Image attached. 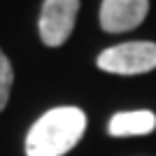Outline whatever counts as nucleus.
<instances>
[{
  "label": "nucleus",
  "instance_id": "obj_1",
  "mask_svg": "<svg viewBox=\"0 0 156 156\" xmlns=\"http://www.w3.org/2000/svg\"><path fill=\"white\" fill-rule=\"evenodd\" d=\"M86 114L79 107H54L33 124L26 135L28 156H63L82 140Z\"/></svg>",
  "mask_w": 156,
  "mask_h": 156
},
{
  "label": "nucleus",
  "instance_id": "obj_2",
  "mask_svg": "<svg viewBox=\"0 0 156 156\" xmlns=\"http://www.w3.org/2000/svg\"><path fill=\"white\" fill-rule=\"evenodd\" d=\"M98 68L110 75H142L156 68L154 42H124L98 56Z\"/></svg>",
  "mask_w": 156,
  "mask_h": 156
},
{
  "label": "nucleus",
  "instance_id": "obj_3",
  "mask_svg": "<svg viewBox=\"0 0 156 156\" xmlns=\"http://www.w3.org/2000/svg\"><path fill=\"white\" fill-rule=\"evenodd\" d=\"M79 0H44L40 14V37L47 47H61L70 37Z\"/></svg>",
  "mask_w": 156,
  "mask_h": 156
},
{
  "label": "nucleus",
  "instance_id": "obj_4",
  "mask_svg": "<svg viewBox=\"0 0 156 156\" xmlns=\"http://www.w3.org/2000/svg\"><path fill=\"white\" fill-rule=\"evenodd\" d=\"M149 0H103L100 26L107 33H126L137 28L147 16Z\"/></svg>",
  "mask_w": 156,
  "mask_h": 156
},
{
  "label": "nucleus",
  "instance_id": "obj_5",
  "mask_svg": "<svg viewBox=\"0 0 156 156\" xmlns=\"http://www.w3.org/2000/svg\"><path fill=\"white\" fill-rule=\"evenodd\" d=\"M156 128V114L149 110L135 112H119L110 119V135L114 137H130V135H147Z\"/></svg>",
  "mask_w": 156,
  "mask_h": 156
},
{
  "label": "nucleus",
  "instance_id": "obj_6",
  "mask_svg": "<svg viewBox=\"0 0 156 156\" xmlns=\"http://www.w3.org/2000/svg\"><path fill=\"white\" fill-rule=\"evenodd\" d=\"M12 82H14L12 63H9V58H7L5 54H2V49H0V110H5L7 100H9Z\"/></svg>",
  "mask_w": 156,
  "mask_h": 156
}]
</instances>
